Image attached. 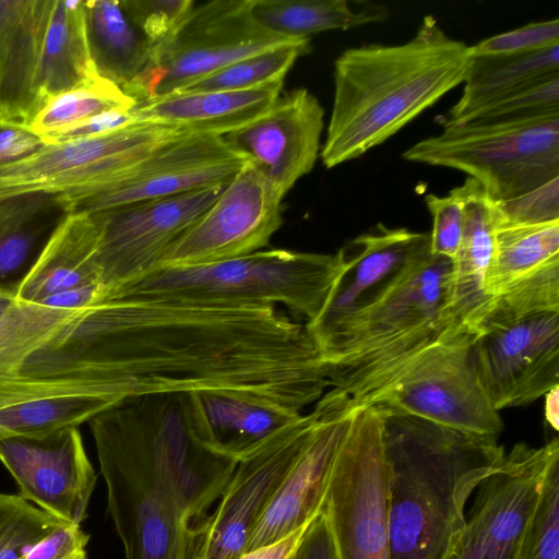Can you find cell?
<instances>
[{"label": "cell", "instance_id": "cell-9", "mask_svg": "<svg viewBox=\"0 0 559 559\" xmlns=\"http://www.w3.org/2000/svg\"><path fill=\"white\" fill-rule=\"evenodd\" d=\"M473 340L468 335H456L428 346L407 362L368 406L389 408L498 440L503 424L473 367Z\"/></svg>", "mask_w": 559, "mask_h": 559}, {"label": "cell", "instance_id": "cell-37", "mask_svg": "<svg viewBox=\"0 0 559 559\" xmlns=\"http://www.w3.org/2000/svg\"><path fill=\"white\" fill-rule=\"evenodd\" d=\"M62 522L20 495L0 493V559H24Z\"/></svg>", "mask_w": 559, "mask_h": 559}, {"label": "cell", "instance_id": "cell-17", "mask_svg": "<svg viewBox=\"0 0 559 559\" xmlns=\"http://www.w3.org/2000/svg\"><path fill=\"white\" fill-rule=\"evenodd\" d=\"M356 408L336 389L317 401L310 432L255 524L247 551L283 539L320 513L338 449Z\"/></svg>", "mask_w": 559, "mask_h": 559}, {"label": "cell", "instance_id": "cell-50", "mask_svg": "<svg viewBox=\"0 0 559 559\" xmlns=\"http://www.w3.org/2000/svg\"><path fill=\"white\" fill-rule=\"evenodd\" d=\"M1 123V122H0Z\"/></svg>", "mask_w": 559, "mask_h": 559}, {"label": "cell", "instance_id": "cell-43", "mask_svg": "<svg viewBox=\"0 0 559 559\" xmlns=\"http://www.w3.org/2000/svg\"><path fill=\"white\" fill-rule=\"evenodd\" d=\"M88 540L90 535L81 525L62 522L33 547L24 559H67L86 550Z\"/></svg>", "mask_w": 559, "mask_h": 559}, {"label": "cell", "instance_id": "cell-30", "mask_svg": "<svg viewBox=\"0 0 559 559\" xmlns=\"http://www.w3.org/2000/svg\"><path fill=\"white\" fill-rule=\"evenodd\" d=\"M251 13L264 28L286 38H309L388 19L385 5L347 0H251Z\"/></svg>", "mask_w": 559, "mask_h": 559}, {"label": "cell", "instance_id": "cell-14", "mask_svg": "<svg viewBox=\"0 0 559 559\" xmlns=\"http://www.w3.org/2000/svg\"><path fill=\"white\" fill-rule=\"evenodd\" d=\"M226 185L97 212L102 235L94 260L105 300L156 267L166 250L203 215Z\"/></svg>", "mask_w": 559, "mask_h": 559}, {"label": "cell", "instance_id": "cell-19", "mask_svg": "<svg viewBox=\"0 0 559 559\" xmlns=\"http://www.w3.org/2000/svg\"><path fill=\"white\" fill-rule=\"evenodd\" d=\"M323 127L324 109L301 87L278 96L259 119L224 138L285 197L312 170Z\"/></svg>", "mask_w": 559, "mask_h": 559}, {"label": "cell", "instance_id": "cell-45", "mask_svg": "<svg viewBox=\"0 0 559 559\" xmlns=\"http://www.w3.org/2000/svg\"><path fill=\"white\" fill-rule=\"evenodd\" d=\"M44 145L43 140L26 128L0 123V167L24 159Z\"/></svg>", "mask_w": 559, "mask_h": 559}, {"label": "cell", "instance_id": "cell-23", "mask_svg": "<svg viewBox=\"0 0 559 559\" xmlns=\"http://www.w3.org/2000/svg\"><path fill=\"white\" fill-rule=\"evenodd\" d=\"M454 190L462 201L463 224L452 261L448 311L457 328L475 338L495 300L485 292V277L493 253L496 224L492 201L479 182L467 177Z\"/></svg>", "mask_w": 559, "mask_h": 559}, {"label": "cell", "instance_id": "cell-46", "mask_svg": "<svg viewBox=\"0 0 559 559\" xmlns=\"http://www.w3.org/2000/svg\"><path fill=\"white\" fill-rule=\"evenodd\" d=\"M296 559H337L322 511L306 528L297 548Z\"/></svg>", "mask_w": 559, "mask_h": 559}, {"label": "cell", "instance_id": "cell-38", "mask_svg": "<svg viewBox=\"0 0 559 559\" xmlns=\"http://www.w3.org/2000/svg\"><path fill=\"white\" fill-rule=\"evenodd\" d=\"M546 311H559V261L548 264L497 296L480 331L491 323Z\"/></svg>", "mask_w": 559, "mask_h": 559}, {"label": "cell", "instance_id": "cell-35", "mask_svg": "<svg viewBox=\"0 0 559 559\" xmlns=\"http://www.w3.org/2000/svg\"><path fill=\"white\" fill-rule=\"evenodd\" d=\"M515 559H559V453L547 466Z\"/></svg>", "mask_w": 559, "mask_h": 559}, {"label": "cell", "instance_id": "cell-36", "mask_svg": "<svg viewBox=\"0 0 559 559\" xmlns=\"http://www.w3.org/2000/svg\"><path fill=\"white\" fill-rule=\"evenodd\" d=\"M552 115H559V74L485 104L443 127L507 123Z\"/></svg>", "mask_w": 559, "mask_h": 559}, {"label": "cell", "instance_id": "cell-40", "mask_svg": "<svg viewBox=\"0 0 559 559\" xmlns=\"http://www.w3.org/2000/svg\"><path fill=\"white\" fill-rule=\"evenodd\" d=\"M122 3L153 49L168 39L195 7L192 0H122Z\"/></svg>", "mask_w": 559, "mask_h": 559}, {"label": "cell", "instance_id": "cell-28", "mask_svg": "<svg viewBox=\"0 0 559 559\" xmlns=\"http://www.w3.org/2000/svg\"><path fill=\"white\" fill-rule=\"evenodd\" d=\"M84 11L96 71L123 91L148 64L153 46L131 21L122 1H84Z\"/></svg>", "mask_w": 559, "mask_h": 559}, {"label": "cell", "instance_id": "cell-24", "mask_svg": "<svg viewBox=\"0 0 559 559\" xmlns=\"http://www.w3.org/2000/svg\"><path fill=\"white\" fill-rule=\"evenodd\" d=\"M284 81L250 90L175 92L138 102L135 121L176 128L188 134L226 136L264 115Z\"/></svg>", "mask_w": 559, "mask_h": 559}, {"label": "cell", "instance_id": "cell-33", "mask_svg": "<svg viewBox=\"0 0 559 559\" xmlns=\"http://www.w3.org/2000/svg\"><path fill=\"white\" fill-rule=\"evenodd\" d=\"M310 50L309 38H297L235 61L179 92L239 91L284 81L296 60Z\"/></svg>", "mask_w": 559, "mask_h": 559}, {"label": "cell", "instance_id": "cell-2", "mask_svg": "<svg viewBox=\"0 0 559 559\" xmlns=\"http://www.w3.org/2000/svg\"><path fill=\"white\" fill-rule=\"evenodd\" d=\"M471 47L449 37L432 15L399 45L370 44L334 62V95L320 156L326 168L360 157L385 142L462 84Z\"/></svg>", "mask_w": 559, "mask_h": 559}, {"label": "cell", "instance_id": "cell-10", "mask_svg": "<svg viewBox=\"0 0 559 559\" xmlns=\"http://www.w3.org/2000/svg\"><path fill=\"white\" fill-rule=\"evenodd\" d=\"M180 133L185 132L135 121L99 135L45 144L33 155L0 167V200L36 192L78 195L98 190Z\"/></svg>", "mask_w": 559, "mask_h": 559}, {"label": "cell", "instance_id": "cell-48", "mask_svg": "<svg viewBox=\"0 0 559 559\" xmlns=\"http://www.w3.org/2000/svg\"><path fill=\"white\" fill-rule=\"evenodd\" d=\"M545 417L548 424L555 429H559V386H555L546 394Z\"/></svg>", "mask_w": 559, "mask_h": 559}, {"label": "cell", "instance_id": "cell-8", "mask_svg": "<svg viewBox=\"0 0 559 559\" xmlns=\"http://www.w3.org/2000/svg\"><path fill=\"white\" fill-rule=\"evenodd\" d=\"M294 39L262 27L251 13V0L210 1L194 7L153 49L148 64L123 92L136 103L179 92L235 61Z\"/></svg>", "mask_w": 559, "mask_h": 559}, {"label": "cell", "instance_id": "cell-25", "mask_svg": "<svg viewBox=\"0 0 559 559\" xmlns=\"http://www.w3.org/2000/svg\"><path fill=\"white\" fill-rule=\"evenodd\" d=\"M100 235L99 213H70L16 285V296L43 305L50 297L73 292H93L105 300L94 260Z\"/></svg>", "mask_w": 559, "mask_h": 559}, {"label": "cell", "instance_id": "cell-26", "mask_svg": "<svg viewBox=\"0 0 559 559\" xmlns=\"http://www.w3.org/2000/svg\"><path fill=\"white\" fill-rule=\"evenodd\" d=\"M70 213L62 194L36 192L0 200V287H16Z\"/></svg>", "mask_w": 559, "mask_h": 559}, {"label": "cell", "instance_id": "cell-1", "mask_svg": "<svg viewBox=\"0 0 559 559\" xmlns=\"http://www.w3.org/2000/svg\"><path fill=\"white\" fill-rule=\"evenodd\" d=\"M90 427L126 559H193L195 526L182 496L212 492L225 460L197 438L187 393L126 400Z\"/></svg>", "mask_w": 559, "mask_h": 559}, {"label": "cell", "instance_id": "cell-7", "mask_svg": "<svg viewBox=\"0 0 559 559\" xmlns=\"http://www.w3.org/2000/svg\"><path fill=\"white\" fill-rule=\"evenodd\" d=\"M389 469L378 407H357L322 507L337 559H391Z\"/></svg>", "mask_w": 559, "mask_h": 559}, {"label": "cell", "instance_id": "cell-4", "mask_svg": "<svg viewBox=\"0 0 559 559\" xmlns=\"http://www.w3.org/2000/svg\"><path fill=\"white\" fill-rule=\"evenodd\" d=\"M451 271L450 259L424 252L371 301L314 340L329 384L354 407L368 406L428 346L467 335L448 311Z\"/></svg>", "mask_w": 559, "mask_h": 559}, {"label": "cell", "instance_id": "cell-31", "mask_svg": "<svg viewBox=\"0 0 559 559\" xmlns=\"http://www.w3.org/2000/svg\"><path fill=\"white\" fill-rule=\"evenodd\" d=\"M559 261V219L496 227L485 292L496 298L515 283Z\"/></svg>", "mask_w": 559, "mask_h": 559}, {"label": "cell", "instance_id": "cell-15", "mask_svg": "<svg viewBox=\"0 0 559 559\" xmlns=\"http://www.w3.org/2000/svg\"><path fill=\"white\" fill-rule=\"evenodd\" d=\"M471 357L495 409L536 401L559 386V311L486 325Z\"/></svg>", "mask_w": 559, "mask_h": 559}, {"label": "cell", "instance_id": "cell-32", "mask_svg": "<svg viewBox=\"0 0 559 559\" xmlns=\"http://www.w3.org/2000/svg\"><path fill=\"white\" fill-rule=\"evenodd\" d=\"M135 104L120 87L99 76L46 99L26 129L44 139L108 110H130Z\"/></svg>", "mask_w": 559, "mask_h": 559}, {"label": "cell", "instance_id": "cell-16", "mask_svg": "<svg viewBox=\"0 0 559 559\" xmlns=\"http://www.w3.org/2000/svg\"><path fill=\"white\" fill-rule=\"evenodd\" d=\"M313 409L238 462L218 504L195 526L193 559H238L249 537L304 445Z\"/></svg>", "mask_w": 559, "mask_h": 559}, {"label": "cell", "instance_id": "cell-22", "mask_svg": "<svg viewBox=\"0 0 559 559\" xmlns=\"http://www.w3.org/2000/svg\"><path fill=\"white\" fill-rule=\"evenodd\" d=\"M53 0H0V122L26 128L39 108L37 75Z\"/></svg>", "mask_w": 559, "mask_h": 559}, {"label": "cell", "instance_id": "cell-49", "mask_svg": "<svg viewBox=\"0 0 559 559\" xmlns=\"http://www.w3.org/2000/svg\"><path fill=\"white\" fill-rule=\"evenodd\" d=\"M67 559H87V554H86V550L84 551H81V552H78Z\"/></svg>", "mask_w": 559, "mask_h": 559}, {"label": "cell", "instance_id": "cell-42", "mask_svg": "<svg viewBox=\"0 0 559 559\" xmlns=\"http://www.w3.org/2000/svg\"><path fill=\"white\" fill-rule=\"evenodd\" d=\"M425 202L432 217L430 251L453 261L462 234V201L453 189L445 197L430 193L425 197Z\"/></svg>", "mask_w": 559, "mask_h": 559}, {"label": "cell", "instance_id": "cell-5", "mask_svg": "<svg viewBox=\"0 0 559 559\" xmlns=\"http://www.w3.org/2000/svg\"><path fill=\"white\" fill-rule=\"evenodd\" d=\"M343 270L335 254L286 249L193 266H158L118 288L108 300H157L227 307H276L312 321Z\"/></svg>", "mask_w": 559, "mask_h": 559}, {"label": "cell", "instance_id": "cell-21", "mask_svg": "<svg viewBox=\"0 0 559 559\" xmlns=\"http://www.w3.org/2000/svg\"><path fill=\"white\" fill-rule=\"evenodd\" d=\"M187 409L202 444L236 462L302 416L269 401L223 390L187 393Z\"/></svg>", "mask_w": 559, "mask_h": 559}, {"label": "cell", "instance_id": "cell-6", "mask_svg": "<svg viewBox=\"0 0 559 559\" xmlns=\"http://www.w3.org/2000/svg\"><path fill=\"white\" fill-rule=\"evenodd\" d=\"M443 128L407 148L403 158L463 171L493 202L513 199L559 177V115Z\"/></svg>", "mask_w": 559, "mask_h": 559}, {"label": "cell", "instance_id": "cell-47", "mask_svg": "<svg viewBox=\"0 0 559 559\" xmlns=\"http://www.w3.org/2000/svg\"><path fill=\"white\" fill-rule=\"evenodd\" d=\"M309 524L298 528L281 540L246 551L238 559H296L297 548Z\"/></svg>", "mask_w": 559, "mask_h": 559}, {"label": "cell", "instance_id": "cell-11", "mask_svg": "<svg viewBox=\"0 0 559 559\" xmlns=\"http://www.w3.org/2000/svg\"><path fill=\"white\" fill-rule=\"evenodd\" d=\"M249 160L224 136L180 133L154 147L114 182L63 198L71 212H102L226 185Z\"/></svg>", "mask_w": 559, "mask_h": 559}, {"label": "cell", "instance_id": "cell-41", "mask_svg": "<svg viewBox=\"0 0 559 559\" xmlns=\"http://www.w3.org/2000/svg\"><path fill=\"white\" fill-rule=\"evenodd\" d=\"M559 44V20L532 22L469 46L473 57L522 55Z\"/></svg>", "mask_w": 559, "mask_h": 559}, {"label": "cell", "instance_id": "cell-20", "mask_svg": "<svg viewBox=\"0 0 559 559\" xmlns=\"http://www.w3.org/2000/svg\"><path fill=\"white\" fill-rule=\"evenodd\" d=\"M430 250V234L378 224L342 249L343 270L321 312L305 323L317 340L380 294L415 258Z\"/></svg>", "mask_w": 559, "mask_h": 559}, {"label": "cell", "instance_id": "cell-3", "mask_svg": "<svg viewBox=\"0 0 559 559\" xmlns=\"http://www.w3.org/2000/svg\"><path fill=\"white\" fill-rule=\"evenodd\" d=\"M389 469L391 559H443L465 509L506 454L497 439L379 407Z\"/></svg>", "mask_w": 559, "mask_h": 559}, {"label": "cell", "instance_id": "cell-12", "mask_svg": "<svg viewBox=\"0 0 559 559\" xmlns=\"http://www.w3.org/2000/svg\"><path fill=\"white\" fill-rule=\"evenodd\" d=\"M558 453V438L539 448L514 444L477 487L443 559H515L547 466Z\"/></svg>", "mask_w": 559, "mask_h": 559}, {"label": "cell", "instance_id": "cell-27", "mask_svg": "<svg viewBox=\"0 0 559 559\" xmlns=\"http://www.w3.org/2000/svg\"><path fill=\"white\" fill-rule=\"evenodd\" d=\"M97 78L88 47L84 1L53 0L38 66L39 108L49 97Z\"/></svg>", "mask_w": 559, "mask_h": 559}, {"label": "cell", "instance_id": "cell-18", "mask_svg": "<svg viewBox=\"0 0 559 559\" xmlns=\"http://www.w3.org/2000/svg\"><path fill=\"white\" fill-rule=\"evenodd\" d=\"M0 462L22 498L60 521L81 525L85 520L97 475L79 427L43 437L0 438Z\"/></svg>", "mask_w": 559, "mask_h": 559}, {"label": "cell", "instance_id": "cell-39", "mask_svg": "<svg viewBox=\"0 0 559 559\" xmlns=\"http://www.w3.org/2000/svg\"><path fill=\"white\" fill-rule=\"evenodd\" d=\"M496 227L535 225L559 219V177L515 197L493 202Z\"/></svg>", "mask_w": 559, "mask_h": 559}, {"label": "cell", "instance_id": "cell-13", "mask_svg": "<svg viewBox=\"0 0 559 559\" xmlns=\"http://www.w3.org/2000/svg\"><path fill=\"white\" fill-rule=\"evenodd\" d=\"M283 199L249 160L156 267L201 265L260 251L283 223Z\"/></svg>", "mask_w": 559, "mask_h": 559}, {"label": "cell", "instance_id": "cell-44", "mask_svg": "<svg viewBox=\"0 0 559 559\" xmlns=\"http://www.w3.org/2000/svg\"><path fill=\"white\" fill-rule=\"evenodd\" d=\"M130 110H108L78 122L41 140L45 144H56L99 135L122 128L135 122Z\"/></svg>", "mask_w": 559, "mask_h": 559}, {"label": "cell", "instance_id": "cell-29", "mask_svg": "<svg viewBox=\"0 0 559 559\" xmlns=\"http://www.w3.org/2000/svg\"><path fill=\"white\" fill-rule=\"evenodd\" d=\"M555 74H559V44L522 55L473 57L462 95L442 124Z\"/></svg>", "mask_w": 559, "mask_h": 559}, {"label": "cell", "instance_id": "cell-34", "mask_svg": "<svg viewBox=\"0 0 559 559\" xmlns=\"http://www.w3.org/2000/svg\"><path fill=\"white\" fill-rule=\"evenodd\" d=\"M107 411L90 396H64L21 404L0 413V438L43 437L67 427H79Z\"/></svg>", "mask_w": 559, "mask_h": 559}]
</instances>
